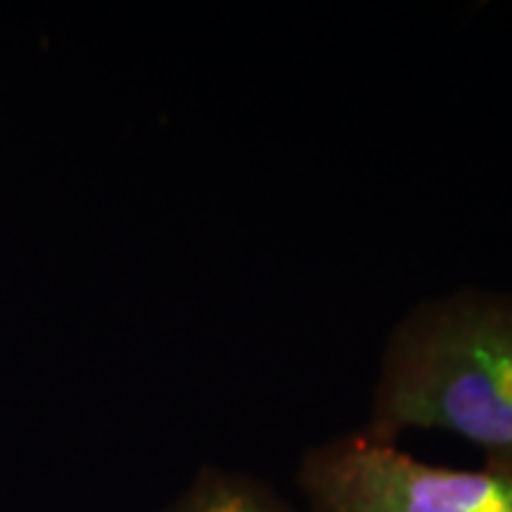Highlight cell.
Segmentation results:
<instances>
[{
    "label": "cell",
    "mask_w": 512,
    "mask_h": 512,
    "mask_svg": "<svg viewBox=\"0 0 512 512\" xmlns=\"http://www.w3.org/2000/svg\"><path fill=\"white\" fill-rule=\"evenodd\" d=\"M453 434L512 472V292L458 287L411 306L384 337L366 427Z\"/></svg>",
    "instance_id": "6da1fadb"
},
{
    "label": "cell",
    "mask_w": 512,
    "mask_h": 512,
    "mask_svg": "<svg viewBox=\"0 0 512 512\" xmlns=\"http://www.w3.org/2000/svg\"><path fill=\"white\" fill-rule=\"evenodd\" d=\"M297 484L309 512H512V472L425 463L366 430L306 448Z\"/></svg>",
    "instance_id": "7a4b0ae2"
},
{
    "label": "cell",
    "mask_w": 512,
    "mask_h": 512,
    "mask_svg": "<svg viewBox=\"0 0 512 512\" xmlns=\"http://www.w3.org/2000/svg\"><path fill=\"white\" fill-rule=\"evenodd\" d=\"M164 512H297L271 484L223 467H204Z\"/></svg>",
    "instance_id": "3957f363"
}]
</instances>
